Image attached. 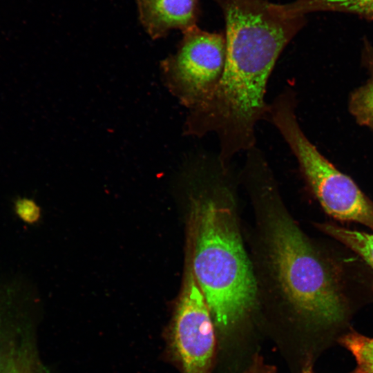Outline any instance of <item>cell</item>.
I'll use <instances>...</instances> for the list:
<instances>
[{"label":"cell","mask_w":373,"mask_h":373,"mask_svg":"<svg viewBox=\"0 0 373 373\" xmlns=\"http://www.w3.org/2000/svg\"><path fill=\"white\" fill-rule=\"evenodd\" d=\"M224 18L227 50L220 84L203 106L189 111L183 132L217 135L219 160L256 146L255 129L265 119L267 83L282 52L307 23L267 0H213Z\"/></svg>","instance_id":"obj_1"},{"label":"cell","mask_w":373,"mask_h":373,"mask_svg":"<svg viewBox=\"0 0 373 373\" xmlns=\"http://www.w3.org/2000/svg\"><path fill=\"white\" fill-rule=\"evenodd\" d=\"M267 218L276 280L318 355L353 328L351 321L363 300L350 289L341 262L314 244L287 214L272 210Z\"/></svg>","instance_id":"obj_2"},{"label":"cell","mask_w":373,"mask_h":373,"mask_svg":"<svg viewBox=\"0 0 373 373\" xmlns=\"http://www.w3.org/2000/svg\"><path fill=\"white\" fill-rule=\"evenodd\" d=\"M214 193L193 202L191 269L222 336L254 308L257 286L231 208Z\"/></svg>","instance_id":"obj_3"},{"label":"cell","mask_w":373,"mask_h":373,"mask_svg":"<svg viewBox=\"0 0 373 373\" xmlns=\"http://www.w3.org/2000/svg\"><path fill=\"white\" fill-rule=\"evenodd\" d=\"M295 92L286 87L269 104L265 119L278 131L324 210L338 220L373 229V202L351 178L341 172L308 140L299 125Z\"/></svg>","instance_id":"obj_4"},{"label":"cell","mask_w":373,"mask_h":373,"mask_svg":"<svg viewBox=\"0 0 373 373\" xmlns=\"http://www.w3.org/2000/svg\"><path fill=\"white\" fill-rule=\"evenodd\" d=\"M224 32L198 26L182 32L175 54L160 64L165 86L189 111L208 102L222 79L226 61Z\"/></svg>","instance_id":"obj_5"},{"label":"cell","mask_w":373,"mask_h":373,"mask_svg":"<svg viewBox=\"0 0 373 373\" xmlns=\"http://www.w3.org/2000/svg\"><path fill=\"white\" fill-rule=\"evenodd\" d=\"M215 325L204 295L189 270L168 332V345L182 373H211Z\"/></svg>","instance_id":"obj_6"},{"label":"cell","mask_w":373,"mask_h":373,"mask_svg":"<svg viewBox=\"0 0 373 373\" xmlns=\"http://www.w3.org/2000/svg\"><path fill=\"white\" fill-rule=\"evenodd\" d=\"M136 3L139 20L153 39L198 26L202 14L198 0H136Z\"/></svg>","instance_id":"obj_7"},{"label":"cell","mask_w":373,"mask_h":373,"mask_svg":"<svg viewBox=\"0 0 373 373\" xmlns=\"http://www.w3.org/2000/svg\"><path fill=\"white\" fill-rule=\"evenodd\" d=\"M282 7L294 17L328 12L349 14L373 22V0H293Z\"/></svg>","instance_id":"obj_8"},{"label":"cell","mask_w":373,"mask_h":373,"mask_svg":"<svg viewBox=\"0 0 373 373\" xmlns=\"http://www.w3.org/2000/svg\"><path fill=\"white\" fill-rule=\"evenodd\" d=\"M362 59L370 77L351 93L348 108L358 124L373 129V42L368 39L363 42Z\"/></svg>","instance_id":"obj_9"},{"label":"cell","mask_w":373,"mask_h":373,"mask_svg":"<svg viewBox=\"0 0 373 373\" xmlns=\"http://www.w3.org/2000/svg\"><path fill=\"white\" fill-rule=\"evenodd\" d=\"M320 228L356 253L373 269V234L350 230L332 223L322 224Z\"/></svg>","instance_id":"obj_10"},{"label":"cell","mask_w":373,"mask_h":373,"mask_svg":"<svg viewBox=\"0 0 373 373\" xmlns=\"http://www.w3.org/2000/svg\"><path fill=\"white\" fill-rule=\"evenodd\" d=\"M338 344L354 356L358 373H373V338L356 332L354 328L343 336Z\"/></svg>","instance_id":"obj_11"},{"label":"cell","mask_w":373,"mask_h":373,"mask_svg":"<svg viewBox=\"0 0 373 373\" xmlns=\"http://www.w3.org/2000/svg\"><path fill=\"white\" fill-rule=\"evenodd\" d=\"M0 373H44L29 345H14L6 353L0 365Z\"/></svg>","instance_id":"obj_12"},{"label":"cell","mask_w":373,"mask_h":373,"mask_svg":"<svg viewBox=\"0 0 373 373\" xmlns=\"http://www.w3.org/2000/svg\"><path fill=\"white\" fill-rule=\"evenodd\" d=\"M15 207L19 216L26 222L33 223L39 219L40 209L35 202L30 200H19Z\"/></svg>","instance_id":"obj_13"},{"label":"cell","mask_w":373,"mask_h":373,"mask_svg":"<svg viewBox=\"0 0 373 373\" xmlns=\"http://www.w3.org/2000/svg\"><path fill=\"white\" fill-rule=\"evenodd\" d=\"M242 373H276L275 367L265 364L262 358L256 357L252 364Z\"/></svg>","instance_id":"obj_14"},{"label":"cell","mask_w":373,"mask_h":373,"mask_svg":"<svg viewBox=\"0 0 373 373\" xmlns=\"http://www.w3.org/2000/svg\"><path fill=\"white\" fill-rule=\"evenodd\" d=\"M300 373H315L313 371V366H307L301 369ZM349 373H358L355 369Z\"/></svg>","instance_id":"obj_15"}]
</instances>
